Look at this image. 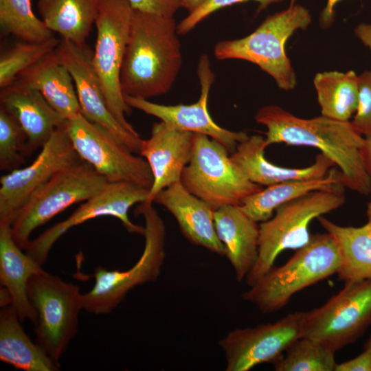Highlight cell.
Here are the masks:
<instances>
[{"mask_svg": "<svg viewBox=\"0 0 371 371\" xmlns=\"http://www.w3.org/2000/svg\"><path fill=\"white\" fill-rule=\"evenodd\" d=\"M194 135L162 121L153 124L150 136L142 139L139 153L148 162L153 177L144 203H153L159 192L181 181L182 172L191 159Z\"/></svg>", "mask_w": 371, "mask_h": 371, "instance_id": "cell-18", "label": "cell"}, {"mask_svg": "<svg viewBox=\"0 0 371 371\" xmlns=\"http://www.w3.org/2000/svg\"><path fill=\"white\" fill-rule=\"evenodd\" d=\"M296 0H291L290 5L295 4ZM341 0H327L326 5L323 9L319 16V24L322 28H328L333 24L335 11V8L337 3Z\"/></svg>", "mask_w": 371, "mask_h": 371, "instance_id": "cell-38", "label": "cell"}, {"mask_svg": "<svg viewBox=\"0 0 371 371\" xmlns=\"http://www.w3.org/2000/svg\"><path fill=\"white\" fill-rule=\"evenodd\" d=\"M355 35L371 50V24L361 23L354 30Z\"/></svg>", "mask_w": 371, "mask_h": 371, "instance_id": "cell-39", "label": "cell"}, {"mask_svg": "<svg viewBox=\"0 0 371 371\" xmlns=\"http://www.w3.org/2000/svg\"><path fill=\"white\" fill-rule=\"evenodd\" d=\"M133 10L174 17L183 0H126Z\"/></svg>", "mask_w": 371, "mask_h": 371, "instance_id": "cell-36", "label": "cell"}, {"mask_svg": "<svg viewBox=\"0 0 371 371\" xmlns=\"http://www.w3.org/2000/svg\"><path fill=\"white\" fill-rule=\"evenodd\" d=\"M255 120L267 128V147L284 143L316 148L341 171L346 188L361 194L371 192V177L365 169L361 152L364 137L351 122L324 115L300 118L276 105L259 109Z\"/></svg>", "mask_w": 371, "mask_h": 371, "instance_id": "cell-1", "label": "cell"}, {"mask_svg": "<svg viewBox=\"0 0 371 371\" xmlns=\"http://www.w3.org/2000/svg\"><path fill=\"white\" fill-rule=\"evenodd\" d=\"M306 312L286 315L273 323L229 331L218 341L226 371H248L255 366L278 361L296 339L303 337Z\"/></svg>", "mask_w": 371, "mask_h": 371, "instance_id": "cell-14", "label": "cell"}, {"mask_svg": "<svg viewBox=\"0 0 371 371\" xmlns=\"http://www.w3.org/2000/svg\"><path fill=\"white\" fill-rule=\"evenodd\" d=\"M108 183L80 158L36 189L16 212L11 223L14 240L25 250L36 229L73 204L90 199Z\"/></svg>", "mask_w": 371, "mask_h": 371, "instance_id": "cell-7", "label": "cell"}, {"mask_svg": "<svg viewBox=\"0 0 371 371\" xmlns=\"http://www.w3.org/2000/svg\"><path fill=\"white\" fill-rule=\"evenodd\" d=\"M359 103L351 123L363 137L371 136V71L358 76Z\"/></svg>", "mask_w": 371, "mask_h": 371, "instance_id": "cell-35", "label": "cell"}, {"mask_svg": "<svg viewBox=\"0 0 371 371\" xmlns=\"http://www.w3.org/2000/svg\"><path fill=\"white\" fill-rule=\"evenodd\" d=\"M285 357L273 363L276 371H335V352L306 337L293 342Z\"/></svg>", "mask_w": 371, "mask_h": 371, "instance_id": "cell-31", "label": "cell"}, {"mask_svg": "<svg viewBox=\"0 0 371 371\" xmlns=\"http://www.w3.org/2000/svg\"><path fill=\"white\" fill-rule=\"evenodd\" d=\"M155 202L167 209L175 218L183 236L192 244L220 256L225 247L215 227V210L206 202L190 193L178 181L159 192Z\"/></svg>", "mask_w": 371, "mask_h": 371, "instance_id": "cell-20", "label": "cell"}, {"mask_svg": "<svg viewBox=\"0 0 371 371\" xmlns=\"http://www.w3.org/2000/svg\"><path fill=\"white\" fill-rule=\"evenodd\" d=\"M311 22L309 11L294 4L267 16L250 34L235 40L221 41L214 46L217 59H240L258 65L270 75L278 87L293 90L297 78L286 55L287 40L297 30H306Z\"/></svg>", "mask_w": 371, "mask_h": 371, "instance_id": "cell-4", "label": "cell"}, {"mask_svg": "<svg viewBox=\"0 0 371 371\" xmlns=\"http://www.w3.org/2000/svg\"><path fill=\"white\" fill-rule=\"evenodd\" d=\"M12 305L0 313V359L24 371H57L58 367L25 333Z\"/></svg>", "mask_w": 371, "mask_h": 371, "instance_id": "cell-26", "label": "cell"}, {"mask_svg": "<svg viewBox=\"0 0 371 371\" xmlns=\"http://www.w3.org/2000/svg\"><path fill=\"white\" fill-rule=\"evenodd\" d=\"M280 267L273 266L241 297L263 314L282 309L292 296L335 273L341 263L335 238L328 232L316 233Z\"/></svg>", "mask_w": 371, "mask_h": 371, "instance_id": "cell-3", "label": "cell"}, {"mask_svg": "<svg viewBox=\"0 0 371 371\" xmlns=\"http://www.w3.org/2000/svg\"><path fill=\"white\" fill-rule=\"evenodd\" d=\"M15 242L11 225L0 223V282L10 293L12 305L21 322L36 320V313L30 302L27 285L31 277L43 268Z\"/></svg>", "mask_w": 371, "mask_h": 371, "instance_id": "cell-23", "label": "cell"}, {"mask_svg": "<svg viewBox=\"0 0 371 371\" xmlns=\"http://www.w3.org/2000/svg\"><path fill=\"white\" fill-rule=\"evenodd\" d=\"M335 371H371V349H363L356 357L337 363Z\"/></svg>", "mask_w": 371, "mask_h": 371, "instance_id": "cell-37", "label": "cell"}, {"mask_svg": "<svg viewBox=\"0 0 371 371\" xmlns=\"http://www.w3.org/2000/svg\"><path fill=\"white\" fill-rule=\"evenodd\" d=\"M65 127L78 156L109 183L128 182L150 189L153 177L146 160L106 128L82 113L67 120Z\"/></svg>", "mask_w": 371, "mask_h": 371, "instance_id": "cell-11", "label": "cell"}, {"mask_svg": "<svg viewBox=\"0 0 371 371\" xmlns=\"http://www.w3.org/2000/svg\"><path fill=\"white\" fill-rule=\"evenodd\" d=\"M60 40L52 38L40 43L21 42L0 57V87H6L15 82L25 70L56 49Z\"/></svg>", "mask_w": 371, "mask_h": 371, "instance_id": "cell-32", "label": "cell"}, {"mask_svg": "<svg viewBox=\"0 0 371 371\" xmlns=\"http://www.w3.org/2000/svg\"><path fill=\"white\" fill-rule=\"evenodd\" d=\"M144 219V247L137 262L128 270L95 268L92 289L83 293V310L96 315L112 312L133 288L155 281L166 258V227L153 203H142L135 210Z\"/></svg>", "mask_w": 371, "mask_h": 371, "instance_id": "cell-6", "label": "cell"}, {"mask_svg": "<svg viewBox=\"0 0 371 371\" xmlns=\"http://www.w3.org/2000/svg\"><path fill=\"white\" fill-rule=\"evenodd\" d=\"M265 137L254 135L240 143L230 154L233 162L251 182L260 186L325 177L335 166L327 156L319 153L311 165L304 168H286L269 161L265 157Z\"/></svg>", "mask_w": 371, "mask_h": 371, "instance_id": "cell-21", "label": "cell"}, {"mask_svg": "<svg viewBox=\"0 0 371 371\" xmlns=\"http://www.w3.org/2000/svg\"><path fill=\"white\" fill-rule=\"evenodd\" d=\"M27 295L36 313V342L60 367V359L78 331L83 293L78 285L43 270L29 280Z\"/></svg>", "mask_w": 371, "mask_h": 371, "instance_id": "cell-8", "label": "cell"}, {"mask_svg": "<svg viewBox=\"0 0 371 371\" xmlns=\"http://www.w3.org/2000/svg\"><path fill=\"white\" fill-rule=\"evenodd\" d=\"M174 17L134 10L121 68L124 95L148 100L166 94L181 67V45Z\"/></svg>", "mask_w": 371, "mask_h": 371, "instance_id": "cell-2", "label": "cell"}, {"mask_svg": "<svg viewBox=\"0 0 371 371\" xmlns=\"http://www.w3.org/2000/svg\"><path fill=\"white\" fill-rule=\"evenodd\" d=\"M370 348L371 349V334L367 341L363 345V349Z\"/></svg>", "mask_w": 371, "mask_h": 371, "instance_id": "cell-44", "label": "cell"}, {"mask_svg": "<svg viewBox=\"0 0 371 371\" xmlns=\"http://www.w3.org/2000/svg\"><path fill=\"white\" fill-rule=\"evenodd\" d=\"M27 137L18 122L0 108V169L12 171L25 162Z\"/></svg>", "mask_w": 371, "mask_h": 371, "instance_id": "cell-33", "label": "cell"}, {"mask_svg": "<svg viewBox=\"0 0 371 371\" xmlns=\"http://www.w3.org/2000/svg\"><path fill=\"white\" fill-rule=\"evenodd\" d=\"M55 51L73 78L82 115L109 130L133 153H139L142 142L139 135L127 131L108 107L92 64L93 51L86 43L78 45L63 38Z\"/></svg>", "mask_w": 371, "mask_h": 371, "instance_id": "cell-16", "label": "cell"}, {"mask_svg": "<svg viewBox=\"0 0 371 371\" xmlns=\"http://www.w3.org/2000/svg\"><path fill=\"white\" fill-rule=\"evenodd\" d=\"M134 10L126 0H100L95 22L97 38L92 64L100 79L108 107L129 132L139 135L127 122L131 113L120 85L121 68Z\"/></svg>", "mask_w": 371, "mask_h": 371, "instance_id": "cell-10", "label": "cell"}, {"mask_svg": "<svg viewBox=\"0 0 371 371\" xmlns=\"http://www.w3.org/2000/svg\"><path fill=\"white\" fill-rule=\"evenodd\" d=\"M370 194V199L367 204L366 215L368 218L367 223L371 225V192Z\"/></svg>", "mask_w": 371, "mask_h": 371, "instance_id": "cell-43", "label": "cell"}, {"mask_svg": "<svg viewBox=\"0 0 371 371\" xmlns=\"http://www.w3.org/2000/svg\"><path fill=\"white\" fill-rule=\"evenodd\" d=\"M254 1L259 3L258 12L266 9L270 4L284 0H207L196 10L188 14L178 25L177 32L183 35L190 32L198 23L212 13L234 4Z\"/></svg>", "mask_w": 371, "mask_h": 371, "instance_id": "cell-34", "label": "cell"}, {"mask_svg": "<svg viewBox=\"0 0 371 371\" xmlns=\"http://www.w3.org/2000/svg\"><path fill=\"white\" fill-rule=\"evenodd\" d=\"M361 152L365 169L371 177V136L364 137Z\"/></svg>", "mask_w": 371, "mask_h": 371, "instance_id": "cell-40", "label": "cell"}, {"mask_svg": "<svg viewBox=\"0 0 371 371\" xmlns=\"http://www.w3.org/2000/svg\"><path fill=\"white\" fill-rule=\"evenodd\" d=\"M0 102L1 107L14 117L27 137L25 157L42 147L67 122L37 89L18 80L1 89Z\"/></svg>", "mask_w": 371, "mask_h": 371, "instance_id": "cell-19", "label": "cell"}, {"mask_svg": "<svg viewBox=\"0 0 371 371\" xmlns=\"http://www.w3.org/2000/svg\"><path fill=\"white\" fill-rule=\"evenodd\" d=\"M344 189L315 190L279 206L273 216L260 223L258 255L245 278L251 286L273 266L284 250H297L311 240V222L341 207Z\"/></svg>", "mask_w": 371, "mask_h": 371, "instance_id": "cell-5", "label": "cell"}, {"mask_svg": "<svg viewBox=\"0 0 371 371\" xmlns=\"http://www.w3.org/2000/svg\"><path fill=\"white\" fill-rule=\"evenodd\" d=\"M0 306L1 308H4L8 306L12 305V297L9 291L3 286H1L0 290Z\"/></svg>", "mask_w": 371, "mask_h": 371, "instance_id": "cell-42", "label": "cell"}, {"mask_svg": "<svg viewBox=\"0 0 371 371\" xmlns=\"http://www.w3.org/2000/svg\"><path fill=\"white\" fill-rule=\"evenodd\" d=\"M198 76L201 85L199 100L190 104L164 105L146 99L124 95L131 107L155 116L172 126L193 133L208 136L222 144L232 154L237 146L249 136L243 131H232L217 124L208 111V97L214 80L208 56L203 54L199 63Z\"/></svg>", "mask_w": 371, "mask_h": 371, "instance_id": "cell-17", "label": "cell"}, {"mask_svg": "<svg viewBox=\"0 0 371 371\" xmlns=\"http://www.w3.org/2000/svg\"><path fill=\"white\" fill-rule=\"evenodd\" d=\"M344 188L341 171L333 167L322 178L288 181L262 188L244 199L240 207L252 220L262 223L271 218L281 205L308 192Z\"/></svg>", "mask_w": 371, "mask_h": 371, "instance_id": "cell-25", "label": "cell"}, {"mask_svg": "<svg viewBox=\"0 0 371 371\" xmlns=\"http://www.w3.org/2000/svg\"><path fill=\"white\" fill-rule=\"evenodd\" d=\"M37 89L65 120L82 113L73 78L54 50L17 78Z\"/></svg>", "mask_w": 371, "mask_h": 371, "instance_id": "cell-24", "label": "cell"}, {"mask_svg": "<svg viewBox=\"0 0 371 371\" xmlns=\"http://www.w3.org/2000/svg\"><path fill=\"white\" fill-rule=\"evenodd\" d=\"M370 324L371 279L347 282L322 306L306 312L303 337L336 352L356 341Z\"/></svg>", "mask_w": 371, "mask_h": 371, "instance_id": "cell-12", "label": "cell"}, {"mask_svg": "<svg viewBox=\"0 0 371 371\" xmlns=\"http://www.w3.org/2000/svg\"><path fill=\"white\" fill-rule=\"evenodd\" d=\"M150 189L128 182L109 183L100 192L84 201L65 220L50 227L30 241L25 252L43 267L55 243L68 230L89 220L102 216L119 219L126 229L144 235V227L128 218L130 208L147 201Z\"/></svg>", "mask_w": 371, "mask_h": 371, "instance_id": "cell-13", "label": "cell"}, {"mask_svg": "<svg viewBox=\"0 0 371 371\" xmlns=\"http://www.w3.org/2000/svg\"><path fill=\"white\" fill-rule=\"evenodd\" d=\"M100 0H38V10L45 26L63 39L78 45L86 39L97 19Z\"/></svg>", "mask_w": 371, "mask_h": 371, "instance_id": "cell-27", "label": "cell"}, {"mask_svg": "<svg viewBox=\"0 0 371 371\" xmlns=\"http://www.w3.org/2000/svg\"><path fill=\"white\" fill-rule=\"evenodd\" d=\"M317 219L338 244L341 256L337 273L339 279L345 282L371 279V225L344 227L322 216Z\"/></svg>", "mask_w": 371, "mask_h": 371, "instance_id": "cell-28", "label": "cell"}, {"mask_svg": "<svg viewBox=\"0 0 371 371\" xmlns=\"http://www.w3.org/2000/svg\"><path fill=\"white\" fill-rule=\"evenodd\" d=\"M217 235L238 282L254 267L258 255L260 224L249 218L240 205H226L214 212Z\"/></svg>", "mask_w": 371, "mask_h": 371, "instance_id": "cell-22", "label": "cell"}, {"mask_svg": "<svg viewBox=\"0 0 371 371\" xmlns=\"http://www.w3.org/2000/svg\"><path fill=\"white\" fill-rule=\"evenodd\" d=\"M180 181L214 210L240 205L244 199L263 188L245 177L222 144L199 133L194 135L191 159Z\"/></svg>", "mask_w": 371, "mask_h": 371, "instance_id": "cell-9", "label": "cell"}, {"mask_svg": "<svg viewBox=\"0 0 371 371\" xmlns=\"http://www.w3.org/2000/svg\"><path fill=\"white\" fill-rule=\"evenodd\" d=\"M207 0H183L182 8H185L190 13L202 5Z\"/></svg>", "mask_w": 371, "mask_h": 371, "instance_id": "cell-41", "label": "cell"}, {"mask_svg": "<svg viewBox=\"0 0 371 371\" xmlns=\"http://www.w3.org/2000/svg\"><path fill=\"white\" fill-rule=\"evenodd\" d=\"M313 83L322 115L349 121L358 107V76L352 70L346 73L319 72L315 75Z\"/></svg>", "mask_w": 371, "mask_h": 371, "instance_id": "cell-29", "label": "cell"}, {"mask_svg": "<svg viewBox=\"0 0 371 371\" xmlns=\"http://www.w3.org/2000/svg\"><path fill=\"white\" fill-rule=\"evenodd\" d=\"M80 159L65 126L56 128L33 162L1 177L0 223L11 225L16 212L36 189Z\"/></svg>", "mask_w": 371, "mask_h": 371, "instance_id": "cell-15", "label": "cell"}, {"mask_svg": "<svg viewBox=\"0 0 371 371\" xmlns=\"http://www.w3.org/2000/svg\"><path fill=\"white\" fill-rule=\"evenodd\" d=\"M0 26L3 33L24 42L40 43L54 36L34 14L31 0H0Z\"/></svg>", "mask_w": 371, "mask_h": 371, "instance_id": "cell-30", "label": "cell"}]
</instances>
